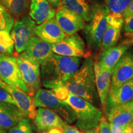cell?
Returning a JSON list of instances; mask_svg holds the SVG:
<instances>
[{
	"label": "cell",
	"instance_id": "7c38bea8",
	"mask_svg": "<svg viewBox=\"0 0 133 133\" xmlns=\"http://www.w3.org/2000/svg\"><path fill=\"white\" fill-rule=\"evenodd\" d=\"M0 87L9 93L14 101L16 105L25 114L26 118L34 119L36 112L34 98L16 86H10L0 79Z\"/></svg>",
	"mask_w": 133,
	"mask_h": 133
},
{
	"label": "cell",
	"instance_id": "cb8c5ba5",
	"mask_svg": "<svg viewBox=\"0 0 133 133\" xmlns=\"http://www.w3.org/2000/svg\"><path fill=\"white\" fill-rule=\"evenodd\" d=\"M10 14L16 17L21 16L26 11L29 4V0H1Z\"/></svg>",
	"mask_w": 133,
	"mask_h": 133
},
{
	"label": "cell",
	"instance_id": "ab89813d",
	"mask_svg": "<svg viewBox=\"0 0 133 133\" xmlns=\"http://www.w3.org/2000/svg\"><path fill=\"white\" fill-rule=\"evenodd\" d=\"M130 125H131V128L130 133H133V123H132V121L130 123Z\"/></svg>",
	"mask_w": 133,
	"mask_h": 133
},
{
	"label": "cell",
	"instance_id": "ffe728a7",
	"mask_svg": "<svg viewBox=\"0 0 133 133\" xmlns=\"http://www.w3.org/2000/svg\"><path fill=\"white\" fill-rule=\"evenodd\" d=\"M56 11L48 0H31L30 17L39 25L54 17Z\"/></svg>",
	"mask_w": 133,
	"mask_h": 133
},
{
	"label": "cell",
	"instance_id": "7402d4cb",
	"mask_svg": "<svg viewBox=\"0 0 133 133\" xmlns=\"http://www.w3.org/2000/svg\"><path fill=\"white\" fill-rule=\"evenodd\" d=\"M64 7L82 17L85 22H89L91 19L92 8L89 0H62Z\"/></svg>",
	"mask_w": 133,
	"mask_h": 133
},
{
	"label": "cell",
	"instance_id": "4fadbf2b",
	"mask_svg": "<svg viewBox=\"0 0 133 133\" xmlns=\"http://www.w3.org/2000/svg\"><path fill=\"white\" fill-rule=\"evenodd\" d=\"M131 40V39H130ZM133 42L131 40L122 43L119 45L109 48L100 54L99 61H96L101 69L113 71L116 64L121 59L123 55L129 49Z\"/></svg>",
	"mask_w": 133,
	"mask_h": 133
},
{
	"label": "cell",
	"instance_id": "60d3db41",
	"mask_svg": "<svg viewBox=\"0 0 133 133\" xmlns=\"http://www.w3.org/2000/svg\"><path fill=\"white\" fill-rule=\"evenodd\" d=\"M129 38H130L129 39H131V40H133V34L129 35H126Z\"/></svg>",
	"mask_w": 133,
	"mask_h": 133
},
{
	"label": "cell",
	"instance_id": "ac0fdd59",
	"mask_svg": "<svg viewBox=\"0 0 133 133\" xmlns=\"http://www.w3.org/2000/svg\"><path fill=\"white\" fill-rule=\"evenodd\" d=\"M93 67L97 95L99 96L101 105L105 109L110 89L111 77L113 71L101 69L98 66L97 61L94 62Z\"/></svg>",
	"mask_w": 133,
	"mask_h": 133
},
{
	"label": "cell",
	"instance_id": "603a6c76",
	"mask_svg": "<svg viewBox=\"0 0 133 133\" xmlns=\"http://www.w3.org/2000/svg\"><path fill=\"white\" fill-rule=\"evenodd\" d=\"M122 27L123 26L115 25L107 22V28L100 48V54L116 45L120 38Z\"/></svg>",
	"mask_w": 133,
	"mask_h": 133
},
{
	"label": "cell",
	"instance_id": "8fae6325",
	"mask_svg": "<svg viewBox=\"0 0 133 133\" xmlns=\"http://www.w3.org/2000/svg\"><path fill=\"white\" fill-rule=\"evenodd\" d=\"M55 17L58 25L66 35L76 33L86 26V22L82 17L66 9L62 4L57 8Z\"/></svg>",
	"mask_w": 133,
	"mask_h": 133
},
{
	"label": "cell",
	"instance_id": "ba28073f",
	"mask_svg": "<svg viewBox=\"0 0 133 133\" xmlns=\"http://www.w3.org/2000/svg\"><path fill=\"white\" fill-rule=\"evenodd\" d=\"M36 23L30 17L24 16L14 24L11 36L14 43L17 53L21 54L25 51L28 43L35 36Z\"/></svg>",
	"mask_w": 133,
	"mask_h": 133
},
{
	"label": "cell",
	"instance_id": "e0dca14e",
	"mask_svg": "<svg viewBox=\"0 0 133 133\" xmlns=\"http://www.w3.org/2000/svg\"><path fill=\"white\" fill-rule=\"evenodd\" d=\"M133 101V79L115 89H110L105 107L111 109Z\"/></svg>",
	"mask_w": 133,
	"mask_h": 133
},
{
	"label": "cell",
	"instance_id": "30bf717a",
	"mask_svg": "<svg viewBox=\"0 0 133 133\" xmlns=\"http://www.w3.org/2000/svg\"><path fill=\"white\" fill-rule=\"evenodd\" d=\"M131 79H133V49L128 50L114 67L110 89H116Z\"/></svg>",
	"mask_w": 133,
	"mask_h": 133
},
{
	"label": "cell",
	"instance_id": "9a60e30c",
	"mask_svg": "<svg viewBox=\"0 0 133 133\" xmlns=\"http://www.w3.org/2000/svg\"><path fill=\"white\" fill-rule=\"evenodd\" d=\"M25 52L39 65L51 59L54 55L51 44L43 41L37 36H34L28 43Z\"/></svg>",
	"mask_w": 133,
	"mask_h": 133
},
{
	"label": "cell",
	"instance_id": "d6986e66",
	"mask_svg": "<svg viewBox=\"0 0 133 133\" xmlns=\"http://www.w3.org/2000/svg\"><path fill=\"white\" fill-rule=\"evenodd\" d=\"M26 118L16 105L8 102H0V126L9 130L19 121Z\"/></svg>",
	"mask_w": 133,
	"mask_h": 133
},
{
	"label": "cell",
	"instance_id": "e575fe53",
	"mask_svg": "<svg viewBox=\"0 0 133 133\" xmlns=\"http://www.w3.org/2000/svg\"><path fill=\"white\" fill-rule=\"evenodd\" d=\"M48 1L54 9H57L62 4V0H48Z\"/></svg>",
	"mask_w": 133,
	"mask_h": 133
},
{
	"label": "cell",
	"instance_id": "9c48e42d",
	"mask_svg": "<svg viewBox=\"0 0 133 133\" xmlns=\"http://www.w3.org/2000/svg\"><path fill=\"white\" fill-rule=\"evenodd\" d=\"M0 79L10 86H16L27 94L16 57L0 54Z\"/></svg>",
	"mask_w": 133,
	"mask_h": 133
},
{
	"label": "cell",
	"instance_id": "277c9868",
	"mask_svg": "<svg viewBox=\"0 0 133 133\" xmlns=\"http://www.w3.org/2000/svg\"><path fill=\"white\" fill-rule=\"evenodd\" d=\"M109 11L103 4H94L92 17L83 29L84 38L89 51L100 49L103 36L107 28V16Z\"/></svg>",
	"mask_w": 133,
	"mask_h": 133
},
{
	"label": "cell",
	"instance_id": "836d02e7",
	"mask_svg": "<svg viewBox=\"0 0 133 133\" xmlns=\"http://www.w3.org/2000/svg\"><path fill=\"white\" fill-rule=\"evenodd\" d=\"M133 16V0H132L131 3L129 4V6L128 7L126 11H124L123 14V18L127 17L132 16Z\"/></svg>",
	"mask_w": 133,
	"mask_h": 133
},
{
	"label": "cell",
	"instance_id": "2e32d148",
	"mask_svg": "<svg viewBox=\"0 0 133 133\" xmlns=\"http://www.w3.org/2000/svg\"><path fill=\"white\" fill-rule=\"evenodd\" d=\"M35 35L43 41L50 44L59 43L66 36L55 18L36 26Z\"/></svg>",
	"mask_w": 133,
	"mask_h": 133
},
{
	"label": "cell",
	"instance_id": "74e56055",
	"mask_svg": "<svg viewBox=\"0 0 133 133\" xmlns=\"http://www.w3.org/2000/svg\"><path fill=\"white\" fill-rule=\"evenodd\" d=\"M83 133H99V128H98V126L97 128H96L84 131Z\"/></svg>",
	"mask_w": 133,
	"mask_h": 133
},
{
	"label": "cell",
	"instance_id": "8d00e7d4",
	"mask_svg": "<svg viewBox=\"0 0 133 133\" xmlns=\"http://www.w3.org/2000/svg\"><path fill=\"white\" fill-rule=\"evenodd\" d=\"M47 133H64V129L63 127H57L51 129L48 131Z\"/></svg>",
	"mask_w": 133,
	"mask_h": 133
},
{
	"label": "cell",
	"instance_id": "4dcf8cb0",
	"mask_svg": "<svg viewBox=\"0 0 133 133\" xmlns=\"http://www.w3.org/2000/svg\"><path fill=\"white\" fill-rule=\"evenodd\" d=\"M98 128H99V133H112L110 124L107 118L103 116L100 119Z\"/></svg>",
	"mask_w": 133,
	"mask_h": 133
},
{
	"label": "cell",
	"instance_id": "3957f363",
	"mask_svg": "<svg viewBox=\"0 0 133 133\" xmlns=\"http://www.w3.org/2000/svg\"><path fill=\"white\" fill-rule=\"evenodd\" d=\"M74 111L76 118V127L83 131L96 128L99 125L102 113L85 99L70 94L63 101Z\"/></svg>",
	"mask_w": 133,
	"mask_h": 133
},
{
	"label": "cell",
	"instance_id": "f35d334b",
	"mask_svg": "<svg viewBox=\"0 0 133 133\" xmlns=\"http://www.w3.org/2000/svg\"><path fill=\"white\" fill-rule=\"evenodd\" d=\"M0 133H8V132L7 130H6V129H4L0 126Z\"/></svg>",
	"mask_w": 133,
	"mask_h": 133
},
{
	"label": "cell",
	"instance_id": "4316f807",
	"mask_svg": "<svg viewBox=\"0 0 133 133\" xmlns=\"http://www.w3.org/2000/svg\"><path fill=\"white\" fill-rule=\"evenodd\" d=\"M14 24V20L8 9L0 3V31L10 32Z\"/></svg>",
	"mask_w": 133,
	"mask_h": 133
},
{
	"label": "cell",
	"instance_id": "b9f144b4",
	"mask_svg": "<svg viewBox=\"0 0 133 133\" xmlns=\"http://www.w3.org/2000/svg\"><path fill=\"white\" fill-rule=\"evenodd\" d=\"M132 123H133V120H132Z\"/></svg>",
	"mask_w": 133,
	"mask_h": 133
},
{
	"label": "cell",
	"instance_id": "5bb4252c",
	"mask_svg": "<svg viewBox=\"0 0 133 133\" xmlns=\"http://www.w3.org/2000/svg\"><path fill=\"white\" fill-rule=\"evenodd\" d=\"M33 123L38 131L45 132L55 128L63 127L66 123L51 110L39 108Z\"/></svg>",
	"mask_w": 133,
	"mask_h": 133
},
{
	"label": "cell",
	"instance_id": "d6a6232c",
	"mask_svg": "<svg viewBox=\"0 0 133 133\" xmlns=\"http://www.w3.org/2000/svg\"><path fill=\"white\" fill-rule=\"evenodd\" d=\"M64 133H82L77 127L66 123L63 126Z\"/></svg>",
	"mask_w": 133,
	"mask_h": 133
},
{
	"label": "cell",
	"instance_id": "8992f818",
	"mask_svg": "<svg viewBox=\"0 0 133 133\" xmlns=\"http://www.w3.org/2000/svg\"><path fill=\"white\" fill-rule=\"evenodd\" d=\"M36 107L44 108L54 112L67 124L75 122L74 111L67 104L56 97L52 91L39 89L34 96Z\"/></svg>",
	"mask_w": 133,
	"mask_h": 133
},
{
	"label": "cell",
	"instance_id": "484cf974",
	"mask_svg": "<svg viewBox=\"0 0 133 133\" xmlns=\"http://www.w3.org/2000/svg\"><path fill=\"white\" fill-rule=\"evenodd\" d=\"M109 12L123 15L132 0H103Z\"/></svg>",
	"mask_w": 133,
	"mask_h": 133
},
{
	"label": "cell",
	"instance_id": "44dd1931",
	"mask_svg": "<svg viewBox=\"0 0 133 133\" xmlns=\"http://www.w3.org/2000/svg\"><path fill=\"white\" fill-rule=\"evenodd\" d=\"M133 120L131 102L109 110L108 121L116 127L124 128Z\"/></svg>",
	"mask_w": 133,
	"mask_h": 133
},
{
	"label": "cell",
	"instance_id": "6da1fadb",
	"mask_svg": "<svg viewBox=\"0 0 133 133\" xmlns=\"http://www.w3.org/2000/svg\"><path fill=\"white\" fill-rule=\"evenodd\" d=\"M81 59L54 54L41 65V81L43 85L51 90L64 85L79 69Z\"/></svg>",
	"mask_w": 133,
	"mask_h": 133
},
{
	"label": "cell",
	"instance_id": "83f0119b",
	"mask_svg": "<svg viewBox=\"0 0 133 133\" xmlns=\"http://www.w3.org/2000/svg\"><path fill=\"white\" fill-rule=\"evenodd\" d=\"M34 128L30 119L24 118L10 129L8 133H33Z\"/></svg>",
	"mask_w": 133,
	"mask_h": 133
},
{
	"label": "cell",
	"instance_id": "5b68a950",
	"mask_svg": "<svg viewBox=\"0 0 133 133\" xmlns=\"http://www.w3.org/2000/svg\"><path fill=\"white\" fill-rule=\"evenodd\" d=\"M16 58L22 78L27 89V94L34 97L41 86L40 65L26 52L19 54Z\"/></svg>",
	"mask_w": 133,
	"mask_h": 133
},
{
	"label": "cell",
	"instance_id": "d590c367",
	"mask_svg": "<svg viewBox=\"0 0 133 133\" xmlns=\"http://www.w3.org/2000/svg\"><path fill=\"white\" fill-rule=\"evenodd\" d=\"M110 129L112 133H125L124 128L116 127V126H114L112 125V124H110Z\"/></svg>",
	"mask_w": 133,
	"mask_h": 133
},
{
	"label": "cell",
	"instance_id": "7bdbcfd3",
	"mask_svg": "<svg viewBox=\"0 0 133 133\" xmlns=\"http://www.w3.org/2000/svg\"><path fill=\"white\" fill-rule=\"evenodd\" d=\"M43 133H45V132H43Z\"/></svg>",
	"mask_w": 133,
	"mask_h": 133
},
{
	"label": "cell",
	"instance_id": "7a4b0ae2",
	"mask_svg": "<svg viewBox=\"0 0 133 133\" xmlns=\"http://www.w3.org/2000/svg\"><path fill=\"white\" fill-rule=\"evenodd\" d=\"M94 61L85 58L80 68L65 83L70 94L79 96L92 104L97 103V92L93 67Z\"/></svg>",
	"mask_w": 133,
	"mask_h": 133
},
{
	"label": "cell",
	"instance_id": "f546056e",
	"mask_svg": "<svg viewBox=\"0 0 133 133\" xmlns=\"http://www.w3.org/2000/svg\"><path fill=\"white\" fill-rule=\"evenodd\" d=\"M122 30L126 35L133 34V16L124 18Z\"/></svg>",
	"mask_w": 133,
	"mask_h": 133
},
{
	"label": "cell",
	"instance_id": "52a82bcc",
	"mask_svg": "<svg viewBox=\"0 0 133 133\" xmlns=\"http://www.w3.org/2000/svg\"><path fill=\"white\" fill-rule=\"evenodd\" d=\"M51 49L54 54L66 57L87 58L91 55L84 41L77 33L66 35L60 42L51 44Z\"/></svg>",
	"mask_w": 133,
	"mask_h": 133
},
{
	"label": "cell",
	"instance_id": "d4e9b609",
	"mask_svg": "<svg viewBox=\"0 0 133 133\" xmlns=\"http://www.w3.org/2000/svg\"><path fill=\"white\" fill-rule=\"evenodd\" d=\"M14 51V43L9 32L0 31V54L12 56Z\"/></svg>",
	"mask_w": 133,
	"mask_h": 133
},
{
	"label": "cell",
	"instance_id": "f1b7e54d",
	"mask_svg": "<svg viewBox=\"0 0 133 133\" xmlns=\"http://www.w3.org/2000/svg\"><path fill=\"white\" fill-rule=\"evenodd\" d=\"M51 91L54 93L56 97L61 101H65L70 94L69 91H68V89H66V88L64 84L57 88H55V89Z\"/></svg>",
	"mask_w": 133,
	"mask_h": 133
},
{
	"label": "cell",
	"instance_id": "1f68e13d",
	"mask_svg": "<svg viewBox=\"0 0 133 133\" xmlns=\"http://www.w3.org/2000/svg\"><path fill=\"white\" fill-rule=\"evenodd\" d=\"M0 102H8L16 105L11 96L1 87H0Z\"/></svg>",
	"mask_w": 133,
	"mask_h": 133
}]
</instances>
